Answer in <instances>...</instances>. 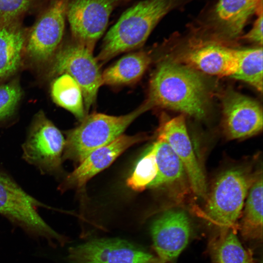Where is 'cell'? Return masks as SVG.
<instances>
[{"mask_svg":"<svg viewBox=\"0 0 263 263\" xmlns=\"http://www.w3.org/2000/svg\"><path fill=\"white\" fill-rule=\"evenodd\" d=\"M190 0H144L125 11L105 36L97 61L114 56L142 46L162 18Z\"/></svg>","mask_w":263,"mask_h":263,"instance_id":"obj_2","label":"cell"},{"mask_svg":"<svg viewBox=\"0 0 263 263\" xmlns=\"http://www.w3.org/2000/svg\"><path fill=\"white\" fill-rule=\"evenodd\" d=\"M237 67L231 77L251 85L259 92L263 90L262 47L236 49Z\"/></svg>","mask_w":263,"mask_h":263,"instance_id":"obj_23","label":"cell"},{"mask_svg":"<svg viewBox=\"0 0 263 263\" xmlns=\"http://www.w3.org/2000/svg\"><path fill=\"white\" fill-rule=\"evenodd\" d=\"M51 94L54 102L70 112L79 121L86 116L81 89L69 75L63 74L56 77L51 84Z\"/></svg>","mask_w":263,"mask_h":263,"instance_id":"obj_22","label":"cell"},{"mask_svg":"<svg viewBox=\"0 0 263 263\" xmlns=\"http://www.w3.org/2000/svg\"><path fill=\"white\" fill-rule=\"evenodd\" d=\"M258 18L255 21L251 29L243 38L248 41L263 44V9L258 10L256 13Z\"/></svg>","mask_w":263,"mask_h":263,"instance_id":"obj_27","label":"cell"},{"mask_svg":"<svg viewBox=\"0 0 263 263\" xmlns=\"http://www.w3.org/2000/svg\"><path fill=\"white\" fill-rule=\"evenodd\" d=\"M233 229L218 231L209 240L211 263H254L249 249H245Z\"/></svg>","mask_w":263,"mask_h":263,"instance_id":"obj_21","label":"cell"},{"mask_svg":"<svg viewBox=\"0 0 263 263\" xmlns=\"http://www.w3.org/2000/svg\"><path fill=\"white\" fill-rule=\"evenodd\" d=\"M156 147L158 171L148 188H166L174 196L182 198L191 188L182 162L165 141L157 140Z\"/></svg>","mask_w":263,"mask_h":263,"instance_id":"obj_17","label":"cell"},{"mask_svg":"<svg viewBox=\"0 0 263 263\" xmlns=\"http://www.w3.org/2000/svg\"><path fill=\"white\" fill-rule=\"evenodd\" d=\"M263 7V0H219L211 15L220 38L232 39L242 32L249 18Z\"/></svg>","mask_w":263,"mask_h":263,"instance_id":"obj_16","label":"cell"},{"mask_svg":"<svg viewBox=\"0 0 263 263\" xmlns=\"http://www.w3.org/2000/svg\"><path fill=\"white\" fill-rule=\"evenodd\" d=\"M183 52L186 65L199 72L218 76L232 77L237 67L236 49L216 42H206Z\"/></svg>","mask_w":263,"mask_h":263,"instance_id":"obj_15","label":"cell"},{"mask_svg":"<svg viewBox=\"0 0 263 263\" xmlns=\"http://www.w3.org/2000/svg\"><path fill=\"white\" fill-rule=\"evenodd\" d=\"M157 132V140L167 142L180 160L193 192L206 200L208 192L205 176L193 150L184 116L165 119Z\"/></svg>","mask_w":263,"mask_h":263,"instance_id":"obj_10","label":"cell"},{"mask_svg":"<svg viewBox=\"0 0 263 263\" xmlns=\"http://www.w3.org/2000/svg\"><path fill=\"white\" fill-rule=\"evenodd\" d=\"M148 138L146 134L143 133L134 135L122 134L112 142L96 149L66 177L59 189L65 191L84 186L94 176L109 167L128 148Z\"/></svg>","mask_w":263,"mask_h":263,"instance_id":"obj_14","label":"cell"},{"mask_svg":"<svg viewBox=\"0 0 263 263\" xmlns=\"http://www.w3.org/2000/svg\"><path fill=\"white\" fill-rule=\"evenodd\" d=\"M49 62L50 76L67 74L79 85L87 113L102 85V73L93 51L74 41L60 46Z\"/></svg>","mask_w":263,"mask_h":263,"instance_id":"obj_5","label":"cell"},{"mask_svg":"<svg viewBox=\"0 0 263 263\" xmlns=\"http://www.w3.org/2000/svg\"><path fill=\"white\" fill-rule=\"evenodd\" d=\"M223 126L229 140L249 138L263 130V111L255 100L233 90L222 98Z\"/></svg>","mask_w":263,"mask_h":263,"instance_id":"obj_13","label":"cell"},{"mask_svg":"<svg viewBox=\"0 0 263 263\" xmlns=\"http://www.w3.org/2000/svg\"><path fill=\"white\" fill-rule=\"evenodd\" d=\"M68 1L45 0L26 41L25 54L33 62H50L60 46Z\"/></svg>","mask_w":263,"mask_h":263,"instance_id":"obj_8","label":"cell"},{"mask_svg":"<svg viewBox=\"0 0 263 263\" xmlns=\"http://www.w3.org/2000/svg\"><path fill=\"white\" fill-rule=\"evenodd\" d=\"M150 62V56L144 51L127 55L102 73V85L119 86L133 83L142 77Z\"/></svg>","mask_w":263,"mask_h":263,"instance_id":"obj_20","label":"cell"},{"mask_svg":"<svg viewBox=\"0 0 263 263\" xmlns=\"http://www.w3.org/2000/svg\"><path fill=\"white\" fill-rule=\"evenodd\" d=\"M244 205L238 227L246 241H262L263 238V174L258 172Z\"/></svg>","mask_w":263,"mask_h":263,"instance_id":"obj_19","label":"cell"},{"mask_svg":"<svg viewBox=\"0 0 263 263\" xmlns=\"http://www.w3.org/2000/svg\"><path fill=\"white\" fill-rule=\"evenodd\" d=\"M257 173L241 166L223 171L207 193L204 210H200L201 216L214 225L217 231H236L248 190Z\"/></svg>","mask_w":263,"mask_h":263,"instance_id":"obj_3","label":"cell"},{"mask_svg":"<svg viewBox=\"0 0 263 263\" xmlns=\"http://www.w3.org/2000/svg\"><path fill=\"white\" fill-rule=\"evenodd\" d=\"M28 31L21 19L0 25V80L13 75L20 67Z\"/></svg>","mask_w":263,"mask_h":263,"instance_id":"obj_18","label":"cell"},{"mask_svg":"<svg viewBox=\"0 0 263 263\" xmlns=\"http://www.w3.org/2000/svg\"><path fill=\"white\" fill-rule=\"evenodd\" d=\"M70 263H156L151 255L120 239H98L72 247Z\"/></svg>","mask_w":263,"mask_h":263,"instance_id":"obj_11","label":"cell"},{"mask_svg":"<svg viewBox=\"0 0 263 263\" xmlns=\"http://www.w3.org/2000/svg\"><path fill=\"white\" fill-rule=\"evenodd\" d=\"M156 142L149 148L137 162L133 171L127 180V185L132 189L142 191L155 178L158 167L156 159Z\"/></svg>","mask_w":263,"mask_h":263,"instance_id":"obj_24","label":"cell"},{"mask_svg":"<svg viewBox=\"0 0 263 263\" xmlns=\"http://www.w3.org/2000/svg\"><path fill=\"white\" fill-rule=\"evenodd\" d=\"M153 248L160 263H168L181 253L192 232L191 221L180 209L166 210L152 223L150 228Z\"/></svg>","mask_w":263,"mask_h":263,"instance_id":"obj_12","label":"cell"},{"mask_svg":"<svg viewBox=\"0 0 263 263\" xmlns=\"http://www.w3.org/2000/svg\"><path fill=\"white\" fill-rule=\"evenodd\" d=\"M65 139L42 111L34 117L22 145L23 159L44 174L56 175L61 170Z\"/></svg>","mask_w":263,"mask_h":263,"instance_id":"obj_7","label":"cell"},{"mask_svg":"<svg viewBox=\"0 0 263 263\" xmlns=\"http://www.w3.org/2000/svg\"><path fill=\"white\" fill-rule=\"evenodd\" d=\"M208 85L198 71L170 58L159 62L150 79L149 108H164L201 119L209 99Z\"/></svg>","mask_w":263,"mask_h":263,"instance_id":"obj_1","label":"cell"},{"mask_svg":"<svg viewBox=\"0 0 263 263\" xmlns=\"http://www.w3.org/2000/svg\"><path fill=\"white\" fill-rule=\"evenodd\" d=\"M150 109L145 102L125 115L94 113L86 115L79 125L67 132L62 160L81 163L92 151L122 135L136 118Z\"/></svg>","mask_w":263,"mask_h":263,"instance_id":"obj_4","label":"cell"},{"mask_svg":"<svg viewBox=\"0 0 263 263\" xmlns=\"http://www.w3.org/2000/svg\"><path fill=\"white\" fill-rule=\"evenodd\" d=\"M128 0H69L66 13L75 41L93 50L113 10Z\"/></svg>","mask_w":263,"mask_h":263,"instance_id":"obj_9","label":"cell"},{"mask_svg":"<svg viewBox=\"0 0 263 263\" xmlns=\"http://www.w3.org/2000/svg\"><path fill=\"white\" fill-rule=\"evenodd\" d=\"M38 207H49L26 193L0 169V214L34 235L63 243L65 239L41 218Z\"/></svg>","mask_w":263,"mask_h":263,"instance_id":"obj_6","label":"cell"},{"mask_svg":"<svg viewBox=\"0 0 263 263\" xmlns=\"http://www.w3.org/2000/svg\"><path fill=\"white\" fill-rule=\"evenodd\" d=\"M22 92L17 80L0 85V123L14 114L22 97Z\"/></svg>","mask_w":263,"mask_h":263,"instance_id":"obj_25","label":"cell"},{"mask_svg":"<svg viewBox=\"0 0 263 263\" xmlns=\"http://www.w3.org/2000/svg\"><path fill=\"white\" fill-rule=\"evenodd\" d=\"M43 0H0V25L21 19Z\"/></svg>","mask_w":263,"mask_h":263,"instance_id":"obj_26","label":"cell"}]
</instances>
